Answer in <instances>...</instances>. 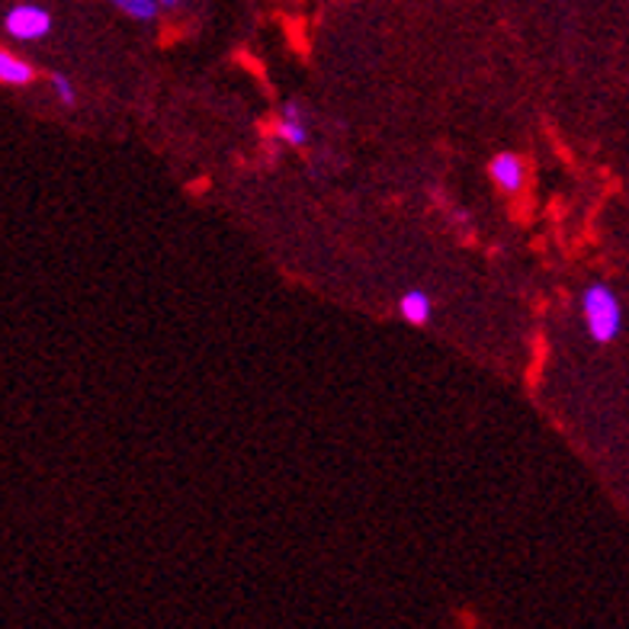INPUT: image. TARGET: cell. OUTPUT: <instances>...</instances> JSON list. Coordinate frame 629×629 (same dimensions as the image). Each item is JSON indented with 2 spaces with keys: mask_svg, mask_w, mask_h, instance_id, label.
I'll use <instances>...</instances> for the list:
<instances>
[{
  "mask_svg": "<svg viewBox=\"0 0 629 629\" xmlns=\"http://www.w3.org/2000/svg\"><path fill=\"white\" fill-rule=\"evenodd\" d=\"M581 312H585V322H588V334L598 344H610V341L620 337V331H623V305H620L617 293L607 283H591L585 290Z\"/></svg>",
  "mask_w": 629,
  "mask_h": 629,
  "instance_id": "1",
  "label": "cell"
},
{
  "mask_svg": "<svg viewBox=\"0 0 629 629\" xmlns=\"http://www.w3.org/2000/svg\"><path fill=\"white\" fill-rule=\"evenodd\" d=\"M158 3H164V7H177L180 0H158Z\"/></svg>",
  "mask_w": 629,
  "mask_h": 629,
  "instance_id": "9",
  "label": "cell"
},
{
  "mask_svg": "<svg viewBox=\"0 0 629 629\" xmlns=\"http://www.w3.org/2000/svg\"><path fill=\"white\" fill-rule=\"evenodd\" d=\"M52 90H55V97H59L64 106H74L78 103V90L71 84V78H64V74H52Z\"/></svg>",
  "mask_w": 629,
  "mask_h": 629,
  "instance_id": "8",
  "label": "cell"
},
{
  "mask_svg": "<svg viewBox=\"0 0 629 629\" xmlns=\"http://www.w3.org/2000/svg\"><path fill=\"white\" fill-rule=\"evenodd\" d=\"M398 312L408 325H427L430 322V300L424 290H408L402 302H398Z\"/></svg>",
  "mask_w": 629,
  "mask_h": 629,
  "instance_id": "6",
  "label": "cell"
},
{
  "mask_svg": "<svg viewBox=\"0 0 629 629\" xmlns=\"http://www.w3.org/2000/svg\"><path fill=\"white\" fill-rule=\"evenodd\" d=\"M3 30L20 42H39L52 32V13L39 3H17L3 17Z\"/></svg>",
  "mask_w": 629,
  "mask_h": 629,
  "instance_id": "2",
  "label": "cell"
},
{
  "mask_svg": "<svg viewBox=\"0 0 629 629\" xmlns=\"http://www.w3.org/2000/svg\"><path fill=\"white\" fill-rule=\"evenodd\" d=\"M276 135L293 145V149H302L308 142V125H305V116H302V106L296 100H286L283 106V120L276 122Z\"/></svg>",
  "mask_w": 629,
  "mask_h": 629,
  "instance_id": "4",
  "label": "cell"
},
{
  "mask_svg": "<svg viewBox=\"0 0 629 629\" xmlns=\"http://www.w3.org/2000/svg\"><path fill=\"white\" fill-rule=\"evenodd\" d=\"M35 81V68L30 61L17 59L10 52L0 49V84H10V88H27Z\"/></svg>",
  "mask_w": 629,
  "mask_h": 629,
  "instance_id": "5",
  "label": "cell"
},
{
  "mask_svg": "<svg viewBox=\"0 0 629 629\" xmlns=\"http://www.w3.org/2000/svg\"><path fill=\"white\" fill-rule=\"evenodd\" d=\"M116 7H120L125 17H132V20H139V23H151L154 17H158V0H113Z\"/></svg>",
  "mask_w": 629,
  "mask_h": 629,
  "instance_id": "7",
  "label": "cell"
},
{
  "mask_svg": "<svg viewBox=\"0 0 629 629\" xmlns=\"http://www.w3.org/2000/svg\"><path fill=\"white\" fill-rule=\"evenodd\" d=\"M488 174H491V180H495L501 190H508V193H517V190L524 186V177H527L524 161H520L517 154H508V151L498 154V158H491Z\"/></svg>",
  "mask_w": 629,
  "mask_h": 629,
  "instance_id": "3",
  "label": "cell"
}]
</instances>
